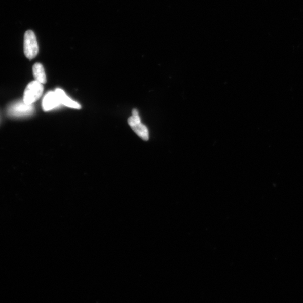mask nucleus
Instances as JSON below:
<instances>
[{
	"instance_id": "obj_1",
	"label": "nucleus",
	"mask_w": 303,
	"mask_h": 303,
	"mask_svg": "<svg viewBox=\"0 0 303 303\" xmlns=\"http://www.w3.org/2000/svg\"><path fill=\"white\" fill-rule=\"evenodd\" d=\"M34 110L33 104H28L23 100L10 104L7 108V113L9 117L22 118L32 116Z\"/></svg>"
},
{
	"instance_id": "obj_2",
	"label": "nucleus",
	"mask_w": 303,
	"mask_h": 303,
	"mask_svg": "<svg viewBox=\"0 0 303 303\" xmlns=\"http://www.w3.org/2000/svg\"><path fill=\"white\" fill-rule=\"evenodd\" d=\"M44 89L42 83L36 81L30 82L25 88L23 100L28 104H33L43 95Z\"/></svg>"
},
{
	"instance_id": "obj_3",
	"label": "nucleus",
	"mask_w": 303,
	"mask_h": 303,
	"mask_svg": "<svg viewBox=\"0 0 303 303\" xmlns=\"http://www.w3.org/2000/svg\"><path fill=\"white\" fill-rule=\"evenodd\" d=\"M24 54L28 59L34 58L39 53V45L35 35L32 30H27L24 35Z\"/></svg>"
},
{
	"instance_id": "obj_4",
	"label": "nucleus",
	"mask_w": 303,
	"mask_h": 303,
	"mask_svg": "<svg viewBox=\"0 0 303 303\" xmlns=\"http://www.w3.org/2000/svg\"><path fill=\"white\" fill-rule=\"evenodd\" d=\"M133 116L128 119V123L139 137L145 141L149 139V132L147 127L141 123V120L137 109H133Z\"/></svg>"
},
{
	"instance_id": "obj_5",
	"label": "nucleus",
	"mask_w": 303,
	"mask_h": 303,
	"mask_svg": "<svg viewBox=\"0 0 303 303\" xmlns=\"http://www.w3.org/2000/svg\"><path fill=\"white\" fill-rule=\"evenodd\" d=\"M61 104L55 92L50 91L46 94L43 101V108L45 112L49 111Z\"/></svg>"
},
{
	"instance_id": "obj_6",
	"label": "nucleus",
	"mask_w": 303,
	"mask_h": 303,
	"mask_svg": "<svg viewBox=\"0 0 303 303\" xmlns=\"http://www.w3.org/2000/svg\"><path fill=\"white\" fill-rule=\"evenodd\" d=\"M58 96L59 101L61 104L66 106L68 107H70L75 109H81V106L79 103L72 101L69 97H68L64 91L61 89L57 88L55 91Z\"/></svg>"
},
{
	"instance_id": "obj_7",
	"label": "nucleus",
	"mask_w": 303,
	"mask_h": 303,
	"mask_svg": "<svg viewBox=\"0 0 303 303\" xmlns=\"http://www.w3.org/2000/svg\"><path fill=\"white\" fill-rule=\"evenodd\" d=\"M33 73L35 81L42 83V84H45L46 83V75L43 65L40 63L35 64L33 66Z\"/></svg>"
}]
</instances>
